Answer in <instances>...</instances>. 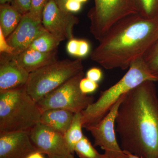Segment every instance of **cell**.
I'll return each instance as SVG.
<instances>
[{"instance_id":"cell-1","label":"cell","mask_w":158,"mask_h":158,"mask_svg":"<svg viewBox=\"0 0 158 158\" xmlns=\"http://www.w3.org/2000/svg\"><path fill=\"white\" fill-rule=\"evenodd\" d=\"M154 81H145L125 94L116 118L124 152L158 158V96Z\"/></svg>"},{"instance_id":"cell-2","label":"cell","mask_w":158,"mask_h":158,"mask_svg":"<svg viewBox=\"0 0 158 158\" xmlns=\"http://www.w3.org/2000/svg\"><path fill=\"white\" fill-rule=\"evenodd\" d=\"M158 39V18L135 14L115 24L90 53L93 61L107 69L125 70L141 58Z\"/></svg>"},{"instance_id":"cell-3","label":"cell","mask_w":158,"mask_h":158,"mask_svg":"<svg viewBox=\"0 0 158 158\" xmlns=\"http://www.w3.org/2000/svg\"><path fill=\"white\" fill-rule=\"evenodd\" d=\"M41 113L25 87L0 92V133L29 132L40 123Z\"/></svg>"},{"instance_id":"cell-4","label":"cell","mask_w":158,"mask_h":158,"mask_svg":"<svg viewBox=\"0 0 158 158\" xmlns=\"http://www.w3.org/2000/svg\"><path fill=\"white\" fill-rule=\"evenodd\" d=\"M147 81H156L148 69L142 57L131 64L127 72L118 81L102 91L97 101L82 111L83 127L98 123L123 95Z\"/></svg>"},{"instance_id":"cell-5","label":"cell","mask_w":158,"mask_h":158,"mask_svg":"<svg viewBox=\"0 0 158 158\" xmlns=\"http://www.w3.org/2000/svg\"><path fill=\"white\" fill-rule=\"evenodd\" d=\"M83 69L84 66L81 58L74 60H57L30 73L25 88L29 95L38 102L83 71Z\"/></svg>"},{"instance_id":"cell-6","label":"cell","mask_w":158,"mask_h":158,"mask_svg":"<svg viewBox=\"0 0 158 158\" xmlns=\"http://www.w3.org/2000/svg\"><path fill=\"white\" fill-rule=\"evenodd\" d=\"M94 4L88 17L90 33L99 41L120 20L138 14L133 0H94Z\"/></svg>"},{"instance_id":"cell-7","label":"cell","mask_w":158,"mask_h":158,"mask_svg":"<svg viewBox=\"0 0 158 158\" xmlns=\"http://www.w3.org/2000/svg\"><path fill=\"white\" fill-rule=\"evenodd\" d=\"M84 77L82 71L37 102L41 112L59 109L77 113L85 110L94 102V99L80 89V82Z\"/></svg>"},{"instance_id":"cell-8","label":"cell","mask_w":158,"mask_h":158,"mask_svg":"<svg viewBox=\"0 0 158 158\" xmlns=\"http://www.w3.org/2000/svg\"><path fill=\"white\" fill-rule=\"evenodd\" d=\"M121 97L109 113L96 124L85 128L94 138V146L105 151L103 158H128L117 142L116 135V118L118 108L124 98Z\"/></svg>"},{"instance_id":"cell-9","label":"cell","mask_w":158,"mask_h":158,"mask_svg":"<svg viewBox=\"0 0 158 158\" xmlns=\"http://www.w3.org/2000/svg\"><path fill=\"white\" fill-rule=\"evenodd\" d=\"M79 21L71 12L60 9L54 0H49L43 13L44 28L60 42L74 38V27Z\"/></svg>"},{"instance_id":"cell-10","label":"cell","mask_w":158,"mask_h":158,"mask_svg":"<svg viewBox=\"0 0 158 158\" xmlns=\"http://www.w3.org/2000/svg\"><path fill=\"white\" fill-rule=\"evenodd\" d=\"M33 145L43 154L68 157L70 153L64 135L39 123L29 132Z\"/></svg>"},{"instance_id":"cell-11","label":"cell","mask_w":158,"mask_h":158,"mask_svg":"<svg viewBox=\"0 0 158 158\" xmlns=\"http://www.w3.org/2000/svg\"><path fill=\"white\" fill-rule=\"evenodd\" d=\"M46 31L42 22L34 19L28 12L23 15L15 30L6 38L7 42L14 49L16 55L28 48L37 37Z\"/></svg>"},{"instance_id":"cell-12","label":"cell","mask_w":158,"mask_h":158,"mask_svg":"<svg viewBox=\"0 0 158 158\" xmlns=\"http://www.w3.org/2000/svg\"><path fill=\"white\" fill-rule=\"evenodd\" d=\"M35 151L29 132L0 133V158H26Z\"/></svg>"},{"instance_id":"cell-13","label":"cell","mask_w":158,"mask_h":158,"mask_svg":"<svg viewBox=\"0 0 158 158\" xmlns=\"http://www.w3.org/2000/svg\"><path fill=\"white\" fill-rule=\"evenodd\" d=\"M30 73L6 54H2L0 64V92L25 87Z\"/></svg>"},{"instance_id":"cell-14","label":"cell","mask_w":158,"mask_h":158,"mask_svg":"<svg viewBox=\"0 0 158 158\" xmlns=\"http://www.w3.org/2000/svg\"><path fill=\"white\" fill-rule=\"evenodd\" d=\"M7 55L29 73L58 60L57 50L42 52L28 48L18 55Z\"/></svg>"},{"instance_id":"cell-15","label":"cell","mask_w":158,"mask_h":158,"mask_svg":"<svg viewBox=\"0 0 158 158\" xmlns=\"http://www.w3.org/2000/svg\"><path fill=\"white\" fill-rule=\"evenodd\" d=\"M74 114L62 109L45 110L41 113L40 123L64 135L70 127Z\"/></svg>"},{"instance_id":"cell-16","label":"cell","mask_w":158,"mask_h":158,"mask_svg":"<svg viewBox=\"0 0 158 158\" xmlns=\"http://www.w3.org/2000/svg\"><path fill=\"white\" fill-rule=\"evenodd\" d=\"M23 15L14 6L9 4L0 6V30L6 38L15 30Z\"/></svg>"},{"instance_id":"cell-17","label":"cell","mask_w":158,"mask_h":158,"mask_svg":"<svg viewBox=\"0 0 158 158\" xmlns=\"http://www.w3.org/2000/svg\"><path fill=\"white\" fill-rule=\"evenodd\" d=\"M82 119L81 112L75 113L70 127L64 135L65 143L72 154L73 155L76 145L84 136L82 132Z\"/></svg>"},{"instance_id":"cell-18","label":"cell","mask_w":158,"mask_h":158,"mask_svg":"<svg viewBox=\"0 0 158 158\" xmlns=\"http://www.w3.org/2000/svg\"><path fill=\"white\" fill-rule=\"evenodd\" d=\"M60 42L48 31H46L34 40L28 48L42 52H53L57 50Z\"/></svg>"},{"instance_id":"cell-19","label":"cell","mask_w":158,"mask_h":158,"mask_svg":"<svg viewBox=\"0 0 158 158\" xmlns=\"http://www.w3.org/2000/svg\"><path fill=\"white\" fill-rule=\"evenodd\" d=\"M138 14L148 19L158 18V0H133Z\"/></svg>"},{"instance_id":"cell-20","label":"cell","mask_w":158,"mask_h":158,"mask_svg":"<svg viewBox=\"0 0 158 158\" xmlns=\"http://www.w3.org/2000/svg\"><path fill=\"white\" fill-rule=\"evenodd\" d=\"M142 59L149 72L158 82V39L146 51Z\"/></svg>"},{"instance_id":"cell-21","label":"cell","mask_w":158,"mask_h":158,"mask_svg":"<svg viewBox=\"0 0 158 158\" xmlns=\"http://www.w3.org/2000/svg\"><path fill=\"white\" fill-rule=\"evenodd\" d=\"M74 152L80 158H103V154L99 153L85 135L76 145Z\"/></svg>"},{"instance_id":"cell-22","label":"cell","mask_w":158,"mask_h":158,"mask_svg":"<svg viewBox=\"0 0 158 158\" xmlns=\"http://www.w3.org/2000/svg\"><path fill=\"white\" fill-rule=\"evenodd\" d=\"M49 0H31L28 13L34 19L42 22L43 13Z\"/></svg>"},{"instance_id":"cell-23","label":"cell","mask_w":158,"mask_h":158,"mask_svg":"<svg viewBox=\"0 0 158 158\" xmlns=\"http://www.w3.org/2000/svg\"><path fill=\"white\" fill-rule=\"evenodd\" d=\"M81 91L85 94L93 93L98 88V83L91 81L88 78H83L80 83Z\"/></svg>"},{"instance_id":"cell-24","label":"cell","mask_w":158,"mask_h":158,"mask_svg":"<svg viewBox=\"0 0 158 158\" xmlns=\"http://www.w3.org/2000/svg\"><path fill=\"white\" fill-rule=\"evenodd\" d=\"M31 0H12V5L23 15L30 10Z\"/></svg>"},{"instance_id":"cell-25","label":"cell","mask_w":158,"mask_h":158,"mask_svg":"<svg viewBox=\"0 0 158 158\" xmlns=\"http://www.w3.org/2000/svg\"><path fill=\"white\" fill-rule=\"evenodd\" d=\"M14 49L9 45L7 42L6 37L3 34L2 30H0V52L1 54L13 55Z\"/></svg>"},{"instance_id":"cell-26","label":"cell","mask_w":158,"mask_h":158,"mask_svg":"<svg viewBox=\"0 0 158 158\" xmlns=\"http://www.w3.org/2000/svg\"><path fill=\"white\" fill-rule=\"evenodd\" d=\"M86 77L91 81L98 83L102 78V72L100 69L97 67H93L90 68L87 72Z\"/></svg>"},{"instance_id":"cell-27","label":"cell","mask_w":158,"mask_h":158,"mask_svg":"<svg viewBox=\"0 0 158 158\" xmlns=\"http://www.w3.org/2000/svg\"><path fill=\"white\" fill-rule=\"evenodd\" d=\"M90 50L89 42L84 39H79V48L77 57L83 58L88 56Z\"/></svg>"},{"instance_id":"cell-28","label":"cell","mask_w":158,"mask_h":158,"mask_svg":"<svg viewBox=\"0 0 158 158\" xmlns=\"http://www.w3.org/2000/svg\"><path fill=\"white\" fill-rule=\"evenodd\" d=\"M79 39L73 38L69 40L66 45V50L69 55L77 57L79 48Z\"/></svg>"},{"instance_id":"cell-29","label":"cell","mask_w":158,"mask_h":158,"mask_svg":"<svg viewBox=\"0 0 158 158\" xmlns=\"http://www.w3.org/2000/svg\"><path fill=\"white\" fill-rule=\"evenodd\" d=\"M81 4L77 0H68L65 3V10L71 13L78 12L81 8Z\"/></svg>"},{"instance_id":"cell-30","label":"cell","mask_w":158,"mask_h":158,"mask_svg":"<svg viewBox=\"0 0 158 158\" xmlns=\"http://www.w3.org/2000/svg\"><path fill=\"white\" fill-rule=\"evenodd\" d=\"M43 155L38 152L35 151L31 153L26 158H44Z\"/></svg>"},{"instance_id":"cell-31","label":"cell","mask_w":158,"mask_h":158,"mask_svg":"<svg viewBox=\"0 0 158 158\" xmlns=\"http://www.w3.org/2000/svg\"><path fill=\"white\" fill-rule=\"evenodd\" d=\"M68 1V0H54L59 8L63 10H65V5Z\"/></svg>"},{"instance_id":"cell-32","label":"cell","mask_w":158,"mask_h":158,"mask_svg":"<svg viewBox=\"0 0 158 158\" xmlns=\"http://www.w3.org/2000/svg\"><path fill=\"white\" fill-rule=\"evenodd\" d=\"M47 158H68V157L62 156L49 155L48 156Z\"/></svg>"},{"instance_id":"cell-33","label":"cell","mask_w":158,"mask_h":158,"mask_svg":"<svg viewBox=\"0 0 158 158\" xmlns=\"http://www.w3.org/2000/svg\"><path fill=\"white\" fill-rule=\"evenodd\" d=\"M12 2V0H0V4L1 5L3 4H9Z\"/></svg>"},{"instance_id":"cell-34","label":"cell","mask_w":158,"mask_h":158,"mask_svg":"<svg viewBox=\"0 0 158 158\" xmlns=\"http://www.w3.org/2000/svg\"><path fill=\"white\" fill-rule=\"evenodd\" d=\"M126 153L128 155V158H141L140 157H138V156H135L131 154H130L129 153L125 152H124Z\"/></svg>"},{"instance_id":"cell-35","label":"cell","mask_w":158,"mask_h":158,"mask_svg":"<svg viewBox=\"0 0 158 158\" xmlns=\"http://www.w3.org/2000/svg\"><path fill=\"white\" fill-rule=\"evenodd\" d=\"M77 1H78L79 2L81 3L86 2L88 0H77Z\"/></svg>"},{"instance_id":"cell-36","label":"cell","mask_w":158,"mask_h":158,"mask_svg":"<svg viewBox=\"0 0 158 158\" xmlns=\"http://www.w3.org/2000/svg\"><path fill=\"white\" fill-rule=\"evenodd\" d=\"M68 158H75L74 157L73 155L72 154H70L68 156Z\"/></svg>"}]
</instances>
